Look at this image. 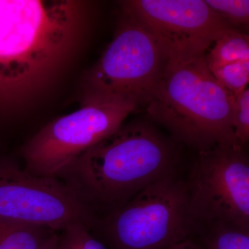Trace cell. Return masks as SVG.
<instances>
[{"label":"cell","instance_id":"1","mask_svg":"<svg viewBox=\"0 0 249 249\" xmlns=\"http://www.w3.org/2000/svg\"><path fill=\"white\" fill-rule=\"evenodd\" d=\"M177 156L173 142L151 123L132 121L82 154L55 178L95 215L106 214L173 173Z\"/></svg>","mask_w":249,"mask_h":249},{"label":"cell","instance_id":"2","mask_svg":"<svg viewBox=\"0 0 249 249\" xmlns=\"http://www.w3.org/2000/svg\"><path fill=\"white\" fill-rule=\"evenodd\" d=\"M79 8L69 0H0V106L34 91L73 45Z\"/></svg>","mask_w":249,"mask_h":249},{"label":"cell","instance_id":"3","mask_svg":"<svg viewBox=\"0 0 249 249\" xmlns=\"http://www.w3.org/2000/svg\"><path fill=\"white\" fill-rule=\"evenodd\" d=\"M205 55L167 60L144 104L152 121L197 151L237 143L232 124L235 97L214 78Z\"/></svg>","mask_w":249,"mask_h":249},{"label":"cell","instance_id":"4","mask_svg":"<svg viewBox=\"0 0 249 249\" xmlns=\"http://www.w3.org/2000/svg\"><path fill=\"white\" fill-rule=\"evenodd\" d=\"M193 224L186 182L173 173L98 217L90 231H99L109 249H167L188 239Z\"/></svg>","mask_w":249,"mask_h":249},{"label":"cell","instance_id":"5","mask_svg":"<svg viewBox=\"0 0 249 249\" xmlns=\"http://www.w3.org/2000/svg\"><path fill=\"white\" fill-rule=\"evenodd\" d=\"M167 60L155 37L123 9L114 38L87 75L83 101L144 106Z\"/></svg>","mask_w":249,"mask_h":249},{"label":"cell","instance_id":"6","mask_svg":"<svg viewBox=\"0 0 249 249\" xmlns=\"http://www.w3.org/2000/svg\"><path fill=\"white\" fill-rule=\"evenodd\" d=\"M132 101H85L78 110L46 124L24 145V169L55 178L93 145L114 133L137 110Z\"/></svg>","mask_w":249,"mask_h":249},{"label":"cell","instance_id":"7","mask_svg":"<svg viewBox=\"0 0 249 249\" xmlns=\"http://www.w3.org/2000/svg\"><path fill=\"white\" fill-rule=\"evenodd\" d=\"M193 222L249 230V160L237 142L198 151L186 182Z\"/></svg>","mask_w":249,"mask_h":249},{"label":"cell","instance_id":"8","mask_svg":"<svg viewBox=\"0 0 249 249\" xmlns=\"http://www.w3.org/2000/svg\"><path fill=\"white\" fill-rule=\"evenodd\" d=\"M97 219L61 180L0 160V222L29 223L59 232L73 223L91 231Z\"/></svg>","mask_w":249,"mask_h":249},{"label":"cell","instance_id":"9","mask_svg":"<svg viewBox=\"0 0 249 249\" xmlns=\"http://www.w3.org/2000/svg\"><path fill=\"white\" fill-rule=\"evenodd\" d=\"M122 9L155 37L168 60L206 55L214 41L235 29L204 0H130Z\"/></svg>","mask_w":249,"mask_h":249},{"label":"cell","instance_id":"10","mask_svg":"<svg viewBox=\"0 0 249 249\" xmlns=\"http://www.w3.org/2000/svg\"><path fill=\"white\" fill-rule=\"evenodd\" d=\"M55 232L29 223L0 222V249H38Z\"/></svg>","mask_w":249,"mask_h":249},{"label":"cell","instance_id":"11","mask_svg":"<svg viewBox=\"0 0 249 249\" xmlns=\"http://www.w3.org/2000/svg\"><path fill=\"white\" fill-rule=\"evenodd\" d=\"M205 55L209 70L237 61H249L248 34L232 29L214 41Z\"/></svg>","mask_w":249,"mask_h":249},{"label":"cell","instance_id":"12","mask_svg":"<svg viewBox=\"0 0 249 249\" xmlns=\"http://www.w3.org/2000/svg\"><path fill=\"white\" fill-rule=\"evenodd\" d=\"M205 240V249H249V230L225 223L212 224Z\"/></svg>","mask_w":249,"mask_h":249},{"label":"cell","instance_id":"13","mask_svg":"<svg viewBox=\"0 0 249 249\" xmlns=\"http://www.w3.org/2000/svg\"><path fill=\"white\" fill-rule=\"evenodd\" d=\"M206 4L234 29L247 33L249 24L248 0H204Z\"/></svg>","mask_w":249,"mask_h":249},{"label":"cell","instance_id":"14","mask_svg":"<svg viewBox=\"0 0 249 249\" xmlns=\"http://www.w3.org/2000/svg\"><path fill=\"white\" fill-rule=\"evenodd\" d=\"M235 97L245 91L249 82V61H237L210 70Z\"/></svg>","mask_w":249,"mask_h":249},{"label":"cell","instance_id":"15","mask_svg":"<svg viewBox=\"0 0 249 249\" xmlns=\"http://www.w3.org/2000/svg\"><path fill=\"white\" fill-rule=\"evenodd\" d=\"M60 232L58 249H107L82 223L70 224Z\"/></svg>","mask_w":249,"mask_h":249},{"label":"cell","instance_id":"16","mask_svg":"<svg viewBox=\"0 0 249 249\" xmlns=\"http://www.w3.org/2000/svg\"><path fill=\"white\" fill-rule=\"evenodd\" d=\"M232 124L236 142L245 147L249 140V89L236 96L232 114Z\"/></svg>","mask_w":249,"mask_h":249},{"label":"cell","instance_id":"17","mask_svg":"<svg viewBox=\"0 0 249 249\" xmlns=\"http://www.w3.org/2000/svg\"><path fill=\"white\" fill-rule=\"evenodd\" d=\"M167 249H205L202 245L196 244V242H193L190 239L183 241V242H180V243L177 244V245L170 247Z\"/></svg>","mask_w":249,"mask_h":249},{"label":"cell","instance_id":"18","mask_svg":"<svg viewBox=\"0 0 249 249\" xmlns=\"http://www.w3.org/2000/svg\"><path fill=\"white\" fill-rule=\"evenodd\" d=\"M55 232L38 249H58L59 234Z\"/></svg>","mask_w":249,"mask_h":249}]
</instances>
